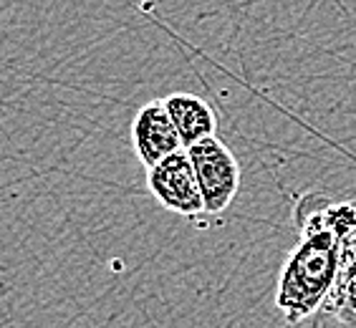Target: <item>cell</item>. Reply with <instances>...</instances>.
Returning <instances> with one entry per match:
<instances>
[{"instance_id": "6da1fadb", "label": "cell", "mask_w": 356, "mask_h": 328, "mask_svg": "<svg viewBox=\"0 0 356 328\" xmlns=\"http://www.w3.org/2000/svg\"><path fill=\"white\" fill-rule=\"evenodd\" d=\"M298 245L291 250L275 286V308L288 323H301L326 308L343 260V240L356 233V199L311 192L296 202Z\"/></svg>"}, {"instance_id": "7a4b0ae2", "label": "cell", "mask_w": 356, "mask_h": 328, "mask_svg": "<svg viewBox=\"0 0 356 328\" xmlns=\"http://www.w3.org/2000/svg\"><path fill=\"white\" fill-rule=\"evenodd\" d=\"M200 190L205 197L207 215H220L230 207L240 190V164L225 142L218 137H207L202 142L187 147Z\"/></svg>"}, {"instance_id": "3957f363", "label": "cell", "mask_w": 356, "mask_h": 328, "mask_svg": "<svg viewBox=\"0 0 356 328\" xmlns=\"http://www.w3.org/2000/svg\"><path fill=\"white\" fill-rule=\"evenodd\" d=\"M147 187L162 207L182 218L205 212V197L187 149H179L147 170Z\"/></svg>"}, {"instance_id": "277c9868", "label": "cell", "mask_w": 356, "mask_h": 328, "mask_svg": "<svg viewBox=\"0 0 356 328\" xmlns=\"http://www.w3.org/2000/svg\"><path fill=\"white\" fill-rule=\"evenodd\" d=\"M131 142H134L139 162L147 170L175 151L185 149V142L165 106V99H154L137 111L134 124H131Z\"/></svg>"}, {"instance_id": "5b68a950", "label": "cell", "mask_w": 356, "mask_h": 328, "mask_svg": "<svg viewBox=\"0 0 356 328\" xmlns=\"http://www.w3.org/2000/svg\"><path fill=\"white\" fill-rule=\"evenodd\" d=\"M165 106L170 111L175 126H177L179 137L185 142V149L207 137H215L218 119H215V111L210 109V104L202 96L177 91V94L165 96Z\"/></svg>"}, {"instance_id": "8992f818", "label": "cell", "mask_w": 356, "mask_h": 328, "mask_svg": "<svg viewBox=\"0 0 356 328\" xmlns=\"http://www.w3.org/2000/svg\"><path fill=\"white\" fill-rule=\"evenodd\" d=\"M326 311H331L343 328H356V283H336L326 301Z\"/></svg>"}]
</instances>
